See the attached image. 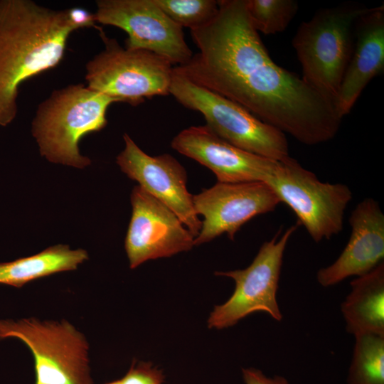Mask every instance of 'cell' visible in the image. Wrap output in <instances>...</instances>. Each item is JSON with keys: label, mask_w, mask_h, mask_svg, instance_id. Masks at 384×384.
Instances as JSON below:
<instances>
[{"label": "cell", "mask_w": 384, "mask_h": 384, "mask_svg": "<svg viewBox=\"0 0 384 384\" xmlns=\"http://www.w3.org/2000/svg\"><path fill=\"white\" fill-rule=\"evenodd\" d=\"M347 384H384V336H355Z\"/></svg>", "instance_id": "d6986e66"}, {"label": "cell", "mask_w": 384, "mask_h": 384, "mask_svg": "<svg viewBox=\"0 0 384 384\" xmlns=\"http://www.w3.org/2000/svg\"><path fill=\"white\" fill-rule=\"evenodd\" d=\"M199 51L174 73L245 107L299 142L331 140L342 118L333 103L270 58L246 11L245 0L218 1L215 16L191 30Z\"/></svg>", "instance_id": "6da1fadb"}, {"label": "cell", "mask_w": 384, "mask_h": 384, "mask_svg": "<svg viewBox=\"0 0 384 384\" xmlns=\"http://www.w3.org/2000/svg\"><path fill=\"white\" fill-rule=\"evenodd\" d=\"M370 9L353 4L319 9L293 38L302 78L334 107L352 55L356 22Z\"/></svg>", "instance_id": "277c9868"}, {"label": "cell", "mask_w": 384, "mask_h": 384, "mask_svg": "<svg viewBox=\"0 0 384 384\" xmlns=\"http://www.w3.org/2000/svg\"><path fill=\"white\" fill-rule=\"evenodd\" d=\"M350 238L339 257L316 274L323 287L335 285L351 276H362L383 262L384 214L375 199L358 203L349 218Z\"/></svg>", "instance_id": "9a60e30c"}, {"label": "cell", "mask_w": 384, "mask_h": 384, "mask_svg": "<svg viewBox=\"0 0 384 384\" xmlns=\"http://www.w3.org/2000/svg\"><path fill=\"white\" fill-rule=\"evenodd\" d=\"M88 259L83 249L71 250L57 245L41 252L0 263V284L21 287L31 281L53 274L76 270Z\"/></svg>", "instance_id": "ac0fdd59"}, {"label": "cell", "mask_w": 384, "mask_h": 384, "mask_svg": "<svg viewBox=\"0 0 384 384\" xmlns=\"http://www.w3.org/2000/svg\"><path fill=\"white\" fill-rule=\"evenodd\" d=\"M132 213L125 250L129 267L190 250L195 238L167 206L138 185L131 193Z\"/></svg>", "instance_id": "7c38bea8"}, {"label": "cell", "mask_w": 384, "mask_h": 384, "mask_svg": "<svg viewBox=\"0 0 384 384\" xmlns=\"http://www.w3.org/2000/svg\"><path fill=\"white\" fill-rule=\"evenodd\" d=\"M242 373L245 384H289V381L283 376L268 377L257 368H243Z\"/></svg>", "instance_id": "603a6c76"}, {"label": "cell", "mask_w": 384, "mask_h": 384, "mask_svg": "<svg viewBox=\"0 0 384 384\" xmlns=\"http://www.w3.org/2000/svg\"><path fill=\"white\" fill-rule=\"evenodd\" d=\"M80 27L71 10H54L31 0H0V126L18 112V88L63 58L68 39Z\"/></svg>", "instance_id": "7a4b0ae2"}, {"label": "cell", "mask_w": 384, "mask_h": 384, "mask_svg": "<svg viewBox=\"0 0 384 384\" xmlns=\"http://www.w3.org/2000/svg\"><path fill=\"white\" fill-rule=\"evenodd\" d=\"M351 292L341 304L346 331L354 336H384V264L351 282Z\"/></svg>", "instance_id": "e0dca14e"}, {"label": "cell", "mask_w": 384, "mask_h": 384, "mask_svg": "<svg viewBox=\"0 0 384 384\" xmlns=\"http://www.w3.org/2000/svg\"><path fill=\"white\" fill-rule=\"evenodd\" d=\"M384 70V6L371 8L356 22L351 58L335 102L340 117L348 114L363 90Z\"/></svg>", "instance_id": "2e32d148"}, {"label": "cell", "mask_w": 384, "mask_h": 384, "mask_svg": "<svg viewBox=\"0 0 384 384\" xmlns=\"http://www.w3.org/2000/svg\"><path fill=\"white\" fill-rule=\"evenodd\" d=\"M119 101L73 84L53 90L37 107L31 132L41 154L50 162L83 169L91 161L80 154L79 142L107 124L109 106Z\"/></svg>", "instance_id": "3957f363"}, {"label": "cell", "mask_w": 384, "mask_h": 384, "mask_svg": "<svg viewBox=\"0 0 384 384\" xmlns=\"http://www.w3.org/2000/svg\"><path fill=\"white\" fill-rule=\"evenodd\" d=\"M176 23L191 30L208 23L217 14L215 0H154Z\"/></svg>", "instance_id": "44dd1931"}, {"label": "cell", "mask_w": 384, "mask_h": 384, "mask_svg": "<svg viewBox=\"0 0 384 384\" xmlns=\"http://www.w3.org/2000/svg\"><path fill=\"white\" fill-rule=\"evenodd\" d=\"M119 384H164L161 370L147 362L133 363L127 373L120 379Z\"/></svg>", "instance_id": "7402d4cb"}, {"label": "cell", "mask_w": 384, "mask_h": 384, "mask_svg": "<svg viewBox=\"0 0 384 384\" xmlns=\"http://www.w3.org/2000/svg\"><path fill=\"white\" fill-rule=\"evenodd\" d=\"M125 146L117 156V164L127 176L171 210L196 238L202 225L187 189L185 168L169 154L150 156L142 151L127 134Z\"/></svg>", "instance_id": "4fadbf2b"}, {"label": "cell", "mask_w": 384, "mask_h": 384, "mask_svg": "<svg viewBox=\"0 0 384 384\" xmlns=\"http://www.w3.org/2000/svg\"><path fill=\"white\" fill-rule=\"evenodd\" d=\"M296 229L297 226L292 225L279 238L274 236L265 242L245 269L215 272V275L233 279L235 287L225 303L214 307L208 319L209 328L232 326L257 311L269 314L277 321L282 319L276 295L284 252Z\"/></svg>", "instance_id": "9c48e42d"}, {"label": "cell", "mask_w": 384, "mask_h": 384, "mask_svg": "<svg viewBox=\"0 0 384 384\" xmlns=\"http://www.w3.org/2000/svg\"><path fill=\"white\" fill-rule=\"evenodd\" d=\"M16 338L34 361V384H94L85 336L66 320L0 319V340Z\"/></svg>", "instance_id": "5b68a950"}, {"label": "cell", "mask_w": 384, "mask_h": 384, "mask_svg": "<svg viewBox=\"0 0 384 384\" xmlns=\"http://www.w3.org/2000/svg\"><path fill=\"white\" fill-rule=\"evenodd\" d=\"M196 214L203 217L194 245L222 234L234 240L236 233L254 217L273 211L280 199L265 183H220L193 195Z\"/></svg>", "instance_id": "8fae6325"}, {"label": "cell", "mask_w": 384, "mask_h": 384, "mask_svg": "<svg viewBox=\"0 0 384 384\" xmlns=\"http://www.w3.org/2000/svg\"><path fill=\"white\" fill-rule=\"evenodd\" d=\"M245 6L254 28L266 35L284 31L299 9L294 0H245Z\"/></svg>", "instance_id": "ffe728a7"}, {"label": "cell", "mask_w": 384, "mask_h": 384, "mask_svg": "<svg viewBox=\"0 0 384 384\" xmlns=\"http://www.w3.org/2000/svg\"><path fill=\"white\" fill-rule=\"evenodd\" d=\"M265 183L294 211L316 242L342 231L345 210L353 198L347 185L321 181L291 156L278 161Z\"/></svg>", "instance_id": "ba28073f"}, {"label": "cell", "mask_w": 384, "mask_h": 384, "mask_svg": "<svg viewBox=\"0 0 384 384\" xmlns=\"http://www.w3.org/2000/svg\"><path fill=\"white\" fill-rule=\"evenodd\" d=\"M100 31L105 48L85 65L88 87L132 106L169 95L174 66L167 59L148 50L123 48Z\"/></svg>", "instance_id": "52a82bcc"}, {"label": "cell", "mask_w": 384, "mask_h": 384, "mask_svg": "<svg viewBox=\"0 0 384 384\" xmlns=\"http://www.w3.org/2000/svg\"><path fill=\"white\" fill-rule=\"evenodd\" d=\"M96 6V23L125 31L126 48L152 52L174 66L191 59L193 54L184 39L183 28L154 0H98Z\"/></svg>", "instance_id": "30bf717a"}, {"label": "cell", "mask_w": 384, "mask_h": 384, "mask_svg": "<svg viewBox=\"0 0 384 384\" xmlns=\"http://www.w3.org/2000/svg\"><path fill=\"white\" fill-rule=\"evenodd\" d=\"M171 146L212 171L220 183H265L279 161L235 146L206 125L182 130Z\"/></svg>", "instance_id": "5bb4252c"}, {"label": "cell", "mask_w": 384, "mask_h": 384, "mask_svg": "<svg viewBox=\"0 0 384 384\" xmlns=\"http://www.w3.org/2000/svg\"><path fill=\"white\" fill-rule=\"evenodd\" d=\"M169 95L183 107L201 113L206 125L232 145L278 161L290 156L285 134L262 122L240 105L174 71Z\"/></svg>", "instance_id": "8992f818"}]
</instances>
